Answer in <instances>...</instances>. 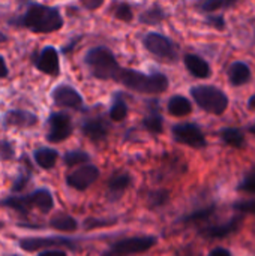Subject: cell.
I'll return each instance as SVG.
<instances>
[{
  "label": "cell",
  "mask_w": 255,
  "mask_h": 256,
  "mask_svg": "<svg viewBox=\"0 0 255 256\" xmlns=\"http://www.w3.org/2000/svg\"><path fill=\"white\" fill-rule=\"evenodd\" d=\"M9 26L26 28L36 34H50L63 27V16L60 9L38 2H27L21 15L11 18Z\"/></svg>",
  "instance_id": "1"
},
{
  "label": "cell",
  "mask_w": 255,
  "mask_h": 256,
  "mask_svg": "<svg viewBox=\"0 0 255 256\" xmlns=\"http://www.w3.org/2000/svg\"><path fill=\"white\" fill-rule=\"evenodd\" d=\"M114 82H119L126 88L141 94H161L167 92L170 84L167 75L161 72L144 74L141 70L123 68V66L120 68Z\"/></svg>",
  "instance_id": "2"
},
{
  "label": "cell",
  "mask_w": 255,
  "mask_h": 256,
  "mask_svg": "<svg viewBox=\"0 0 255 256\" xmlns=\"http://www.w3.org/2000/svg\"><path fill=\"white\" fill-rule=\"evenodd\" d=\"M84 64L90 75L101 81H116V76L122 68L114 52L104 45L87 50L84 56Z\"/></svg>",
  "instance_id": "3"
},
{
  "label": "cell",
  "mask_w": 255,
  "mask_h": 256,
  "mask_svg": "<svg viewBox=\"0 0 255 256\" xmlns=\"http://www.w3.org/2000/svg\"><path fill=\"white\" fill-rule=\"evenodd\" d=\"M191 96L195 104L206 112L221 116L228 108V96L215 86H195L191 88Z\"/></svg>",
  "instance_id": "4"
},
{
  "label": "cell",
  "mask_w": 255,
  "mask_h": 256,
  "mask_svg": "<svg viewBox=\"0 0 255 256\" xmlns=\"http://www.w3.org/2000/svg\"><path fill=\"white\" fill-rule=\"evenodd\" d=\"M144 48L158 60L164 63H176L179 60L177 45L165 34L158 32H149L143 36Z\"/></svg>",
  "instance_id": "5"
},
{
  "label": "cell",
  "mask_w": 255,
  "mask_h": 256,
  "mask_svg": "<svg viewBox=\"0 0 255 256\" xmlns=\"http://www.w3.org/2000/svg\"><path fill=\"white\" fill-rule=\"evenodd\" d=\"M33 66L45 75L59 76L60 75V58L59 51L53 45H45L42 50L33 54Z\"/></svg>",
  "instance_id": "6"
},
{
  "label": "cell",
  "mask_w": 255,
  "mask_h": 256,
  "mask_svg": "<svg viewBox=\"0 0 255 256\" xmlns=\"http://www.w3.org/2000/svg\"><path fill=\"white\" fill-rule=\"evenodd\" d=\"M173 136L177 142L189 146L192 148L206 147V138L201 129L194 123H180L173 126Z\"/></svg>",
  "instance_id": "7"
},
{
  "label": "cell",
  "mask_w": 255,
  "mask_h": 256,
  "mask_svg": "<svg viewBox=\"0 0 255 256\" xmlns=\"http://www.w3.org/2000/svg\"><path fill=\"white\" fill-rule=\"evenodd\" d=\"M50 130L47 134L48 142H62L68 140L72 134L71 117L65 112H53L48 118Z\"/></svg>",
  "instance_id": "8"
},
{
  "label": "cell",
  "mask_w": 255,
  "mask_h": 256,
  "mask_svg": "<svg viewBox=\"0 0 255 256\" xmlns=\"http://www.w3.org/2000/svg\"><path fill=\"white\" fill-rule=\"evenodd\" d=\"M51 98H53V102L62 108L78 110L83 106V96L78 93L77 88H74L69 84H59L53 90Z\"/></svg>",
  "instance_id": "9"
},
{
  "label": "cell",
  "mask_w": 255,
  "mask_h": 256,
  "mask_svg": "<svg viewBox=\"0 0 255 256\" xmlns=\"http://www.w3.org/2000/svg\"><path fill=\"white\" fill-rule=\"evenodd\" d=\"M156 244L155 237H131L117 242L113 249L119 252L120 255L128 256L131 254H143L149 249H152Z\"/></svg>",
  "instance_id": "10"
},
{
  "label": "cell",
  "mask_w": 255,
  "mask_h": 256,
  "mask_svg": "<svg viewBox=\"0 0 255 256\" xmlns=\"http://www.w3.org/2000/svg\"><path fill=\"white\" fill-rule=\"evenodd\" d=\"M99 177V170L95 165H84L74 171L71 176H68L66 183L77 189V190H86L90 184H93Z\"/></svg>",
  "instance_id": "11"
},
{
  "label": "cell",
  "mask_w": 255,
  "mask_h": 256,
  "mask_svg": "<svg viewBox=\"0 0 255 256\" xmlns=\"http://www.w3.org/2000/svg\"><path fill=\"white\" fill-rule=\"evenodd\" d=\"M36 123H38V116L26 110H11L5 114L3 118L5 128L27 129V128H33Z\"/></svg>",
  "instance_id": "12"
},
{
  "label": "cell",
  "mask_w": 255,
  "mask_h": 256,
  "mask_svg": "<svg viewBox=\"0 0 255 256\" xmlns=\"http://www.w3.org/2000/svg\"><path fill=\"white\" fill-rule=\"evenodd\" d=\"M53 246H66L69 249H74V244L71 240L68 238H62V237H38V238H23L20 242V248L23 250L27 252H35L38 249H44V248H53Z\"/></svg>",
  "instance_id": "13"
},
{
  "label": "cell",
  "mask_w": 255,
  "mask_h": 256,
  "mask_svg": "<svg viewBox=\"0 0 255 256\" xmlns=\"http://www.w3.org/2000/svg\"><path fill=\"white\" fill-rule=\"evenodd\" d=\"M183 63H185V68L188 69V72L195 78L206 80L212 74L210 64L203 57H200L198 54H185Z\"/></svg>",
  "instance_id": "14"
},
{
  "label": "cell",
  "mask_w": 255,
  "mask_h": 256,
  "mask_svg": "<svg viewBox=\"0 0 255 256\" xmlns=\"http://www.w3.org/2000/svg\"><path fill=\"white\" fill-rule=\"evenodd\" d=\"M81 132L93 142H99L107 138L108 129L102 118H89L81 124Z\"/></svg>",
  "instance_id": "15"
},
{
  "label": "cell",
  "mask_w": 255,
  "mask_h": 256,
  "mask_svg": "<svg viewBox=\"0 0 255 256\" xmlns=\"http://www.w3.org/2000/svg\"><path fill=\"white\" fill-rule=\"evenodd\" d=\"M251 78H252L251 68L243 62H234L228 69V80H230V84L234 87L248 84Z\"/></svg>",
  "instance_id": "16"
},
{
  "label": "cell",
  "mask_w": 255,
  "mask_h": 256,
  "mask_svg": "<svg viewBox=\"0 0 255 256\" xmlns=\"http://www.w3.org/2000/svg\"><path fill=\"white\" fill-rule=\"evenodd\" d=\"M167 12L162 9L161 4L158 3H153L152 6L146 8L140 15H138V21L141 24H146V26H158L161 24L165 18H167Z\"/></svg>",
  "instance_id": "17"
},
{
  "label": "cell",
  "mask_w": 255,
  "mask_h": 256,
  "mask_svg": "<svg viewBox=\"0 0 255 256\" xmlns=\"http://www.w3.org/2000/svg\"><path fill=\"white\" fill-rule=\"evenodd\" d=\"M29 201H30L32 207H36L44 214L50 213L53 210V207H54L53 196H51V194L47 189H38V190H35L32 195H29Z\"/></svg>",
  "instance_id": "18"
},
{
  "label": "cell",
  "mask_w": 255,
  "mask_h": 256,
  "mask_svg": "<svg viewBox=\"0 0 255 256\" xmlns=\"http://www.w3.org/2000/svg\"><path fill=\"white\" fill-rule=\"evenodd\" d=\"M167 110L174 117H185L192 112V104L188 98H185L182 94H176V96L170 98Z\"/></svg>",
  "instance_id": "19"
},
{
  "label": "cell",
  "mask_w": 255,
  "mask_h": 256,
  "mask_svg": "<svg viewBox=\"0 0 255 256\" xmlns=\"http://www.w3.org/2000/svg\"><path fill=\"white\" fill-rule=\"evenodd\" d=\"M33 156H35V162L42 170H50L56 165L59 153L53 148H38Z\"/></svg>",
  "instance_id": "20"
},
{
  "label": "cell",
  "mask_w": 255,
  "mask_h": 256,
  "mask_svg": "<svg viewBox=\"0 0 255 256\" xmlns=\"http://www.w3.org/2000/svg\"><path fill=\"white\" fill-rule=\"evenodd\" d=\"M239 224H240V218L231 219L230 222H227V224H224V225H218V226L207 228V230H206V236L213 237V238L225 237V236H228V234H231V232H236V230L239 228Z\"/></svg>",
  "instance_id": "21"
},
{
  "label": "cell",
  "mask_w": 255,
  "mask_h": 256,
  "mask_svg": "<svg viewBox=\"0 0 255 256\" xmlns=\"http://www.w3.org/2000/svg\"><path fill=\"white\" fill-rule=\"evenodd\" d=\"M221 138L224 140V142H227L228 146H231L234 148H242L245 146V135L242 134V130L236 129V128L222 129Z\"/></svg>",
  "instance_id": "22"
},
{
  "label": "cell",
  "mask_w": 255,
  "mask_h": 256,
  "mask_svg": "<svg viewBox=\"0 0 255 256\" xmlns=\"http://www.w3.org/2000/svg\"><path fill=\"white\" fill-rule=\"evenodd\" d=\"M50 226L56 231L72 232L78 228V224L74 218L66 216V214H60V216H56L50 220Z\"/></svg>",
  "instance_id": "23"
},
{
  "label": "cell",
  "mask_w": 255,
  "mask_h": 256,
  "mask_svg": "<svg viewBox=\"0 0 255 256\" xmlns=\"http://www.w3.org/2000/svg\"><path fill=\"white\" fill-rule=\"evenodd\" d=\"M144 128L150 132V134H161L164 129V120L159 114V110L153 108L143 120Z\"/></svg>",
  "instance_id": "24"
},
{
  "label": "cell",
  "mask_w": 255,
  "mask_h": 256,
  "mask_svg": "<svg viewBox=\"0 0 255 256\" xmlns=\"http://www.w3.org/2000/svg\"><path fill=\"white\" fill-rule=\"evenodd\" d=\"M128 116V105L123 100V98L117 93L113 99L111 108H110V118L113 122H122Z\"/></svg>",
  "instance_id": "25"
},
{
  "label": "cell",
  "mask_w": 255,
  "mask_h": 256,
  "mask_svg": "<svg viewBox=\"0 0 255 256\" xmlns=\"http://www.w3.org/2000/svg\"><path fill=\"white\" fill-rule=\"evenodd\" d=\"M5 207H9L12 210H15L17 213H20L21 216H26L32 207L30 201H29V196H9L8 200H5L2 202Z\"/></svg>",
  "instance_id": "26"
},
{
  "label": "cell",
  "mask_w": 255,
  "mask_h": 256,
  "mask_svg": "<svg viewBox=\"0 0 255 256\" xmlns=\"http://www.w3.org/2000/svg\"><path fill=\"white\" fill-rule=\"evenodd\" d=\"M131 184V177L125 172H120V174H114L110 182H108V189L114 194V195H120L123 194L128 186Z\"/></svg>",
  "instance_id": "27"
},
{
  "label": "cell",
  "mask_w": 255,
  "mask_h": 256,
  "mask_svg": "<svg viewBox=\"0 0 255 256\" xmlns=\"http://www.w3.org/2000/svg\"><path fill=\"white\" fill-rule=\"evenodd\" d=\"M239 0H203L198 8L201 12H206V14H213L215 10H219V9H227V8H231L237 3Z\"/></svg>",
  "instance_id": "28"
},
{
  "label": "cell",
  "mask_w": 255,
  "mask_h": 256,
  "mask_svg": "<svg viewBox=\"0 0 255 256\" xmlns=\"http://www.w3.org/2000/svg\"><path fill=\"white\" fill-rule=\"evenodd\" d=\"M111 12H113L114 18L119 20V21H122V22H131V21L134 20V10H132L131 4L126 3V2H119V3H116V4L113 6Z\"/></svg>",
  "instance_id": "29"
},
{
  "label": "cell",
  "mask_w": 255,
  "mask_h": 256,
  "mask_svg": "<svg viewBox=\"0 0 255 256\" xmlns=\"http://www.w3.org/2000/svg\"><path fill=\"white\" fill-rule=\"evenodd\" d=\"M65 164L68 166H74V165H81V164H86L89 160V154L84 153V152H80V150H75V152H69L65 154L63 158Z\"/></svg>",
  "instance_id": "30"
},
{
  "label": "cell",
  "mask_w": 255,
  "mask_h": 256,
  "mask_svg": "<svg viewBox=\"0 0 255 256\" xmlns=\"http://www.w3.org/2000/svg\"><path fill=\"white\" fill-rule=\"evenodd\" d=\"M204 21H206L207 26L213 27L215 30L222 32V30L225 28V18H224V15H213V14H209V15L206 16Z\"/></svg>",
  "instance_id": "31"
},
{
  "label": "cell",
  "mask_w": 255,
  "mask_h": 256,
  "mask_svg": "<svg viewBox=\"0 0 255 256\" xmlns=\"http://www.w3.org/2000/svg\"><path fill=\"white\" fill-rule=\"evenodd\" d=\"M149 200H150V206L152 207H159V206H162L168 200V192H165V190L153 192V194H150Z\"/></svg>",
  "instance_id": "32"
},
{
  "label": "cell",
  "mask_w": 255,
  "mask_h": 256,
  "mask_svg": "<svg viewBox=\"0 0 255 256\" xmlns=\"http://www.w3.org/2000/svg\"><path fill=\"white\" fill-rule=\"evenodd\" d=\"M14 147L8 142V141H2L0 142V158L3 160H9L14 158Z\"/></svg>",
  "instance_id": "33"
},
{
  "label": "cell",
  "mask_w": 255,
  "mask_h": 256,
  "mask_svg": "<svg viewBox=\"0 0 255 256\" xmlns=\"http://www.w3.org/2000/svg\"><path fill=\"white\" fill-rule=\"evenodd\" d=\"M234 208L239 210V212L255 214V201H239V202L234 204Z\"/></svg>",
  "instance_id": "34"
},
{
  "label": "cell",
  "mask_w": 255,
  "mask_h": 256,
  "mask_svg": "<svg viewBox=\"0 0 255 256\" xmlns=\"http://www.w3.org/2000/svg\"><path fill=\"white\" fill-rule=\"evenodd\" d=\"M113 224H116V222L114 220H104V222H101V220L89 219L87 222H84V228L93 230V228H99V226H108V225H113Z\"/></svg>",
  "instance_id": "35"
},
{
  "label": "cell",
  "mask_w": 255,
  "mask_h": 256,
  "mask_svg": "<svg viewBox=\"0 0 255 256\" xmlns=\"http://www.w3.org/2000/svg\"><path fill=\"white\" fill-rule=\"evenodd\" d=\"M105 0H80L81 6L86 8L87 10H96L104 4Z\"/></svg>",
  "instance_id": "36"
},
{
  "label": "cell",
  "mask_w": 255,
  "mask_h": 256,
  "mask_svg": "<svg viewBox=\"0 0 255 256\" xmlns=\"http://www.w3.org/2000/svg\"><path fill=\"white\" fill-rule=\"evenodd\" d=\"M239 189L243 190V192H248V194H255V176L254 177H249L248 180H245V182L240 184Z\"/></svg>",
  "instance_id": "37"
},
{
  "label": "cell",
  "mask_w": 255,
  "mask_h": 256,
  "mask_svg": "<svg viewBox=\"0 0 255 256\" xmlns=\"http://www.w3.org/2000/svg\"><path fill=\"white\" fill-rule=\"evenodd\" d=\"M210 213H213V207H207V208H204V210H201V212H197V213L191 214V216L188 218V220H197V219H203V218H207Z\"/></svg>",
  "instance_id": "38"
},
{
  "label": "cell",
  "mask_w": 255,
  "mask_h": 256,
  "mask_svg": "<svg viewBox=\"0 0 255 256\" xmlns=\"http://www.w3.org/2000/svg\"><path fill=\"white\" fill-rule=\"evenodd\" d=\"M26 183H27V177H26V176H20V177L14 182L12 190H15V192L23 190V189H24V186H26Z\"/></svg>",
  "instance_id": "39"
},
{
  "label": "cell",
  "mask_w": 255,
  "mask_h": 256,
  "mask_svg": "<svg viewBox=\"0 0 255 256\" xmlns=\"http://www.w3.org/2000/svg\"><path fill=\"white\" fill-rule=\"evenodd\" d=\"M9 75V69H8V64L5 62V57L0 56V80L6 78Z\"/></svg>",
  "instance_id": "40"
},
{
  "label": "cell",
  "mask_w": 255,
  "mask_h": 256,
  "mask_svg": "<svg viewBox=\"0 0 255 256\" xmlns=\"http://www.w3.org/2000/svg\"><path fill=\"white\" fill-rule=\"evenodd\" d=\"M81 39H83V36H78V38L72 39V40H71V42H69L66 46H63V48H62V52H63V54H68V52H69V51H71V50H72V48H74V46H75V45H77L80 40H81Z\"/></svg>",
  "instance_id": "41"
},
{
  "label": "cell",
  "mask_w": 255,
  "mask_h": 256,
  "mask_svg": "<svg viewBox=\"0 0 255 256\" xmlns=\"http://www.w3.org/2000/svg\"><path fill=\"white\" fill-rule=\"evenodd\" d=\"M209 256H231V254L227 250V249H222V248H218V249H213Z\"/></svg>",
  "instance_id": "42"
},
{
  "label": "cell",
  "mask_w": 255,
  "mask_h": 256,
  "mask_svg": "<svg viewBox=\"0 0 255 256\" xmlns=\"http://www.w3.org/2000/svg\"><path fill=\"white\" fill-rule=\"evenodd\" d=\"M38 256H66V254L63 250H45L41 252Z\"/></svg>",
  "instance_id": "43"
},
{
  "label": "cell",
  "mask_w": 255,
  "mask_h": 256,
  "mask_svg": "<svg viewBox=\"0 0 255 256\" xmlns=\"http://www.w3.org/2000/svg\"><path fill=\"white\" fill-rule=\"evenodd\" d=\"M102 256H123V255H120L119 252H116V250H114V249L111 248L110 250H107V252H105V254H104Z\"/></svg>",
  "instance_id": "44"
},
{
  "label": "cell",
  "mask_w": 255,
  "mask_h": 256,
  "mask_svg": "<svg viewBox=\"0 0 255 256\" xmlns=\"http://www.w3.org/2000/svg\"><path fill=\"white\" fill-rule=\"evenodd\" d=\"M248 106H249V108H252V110L255 108V94L254 96H251V99L248 100Z\"/></svg>",
  "instance_id": "45"
},
{
  "label": "cell",
  "mask_w": 255,
  "mask_h": 256,
  "mask_svg": "<svg viewBox=\"0 0 255 256\" xmlns=\"http://www.w3.org/2000/svg\"><path fill=\"white\" fill-rule=\"evenodd\" d=\"M5 42H8V36L3 32H0V44H5Z\"/></svg>",
  "instance_id": "46"
},
{
  "label": "cell",
  "mask_w": 255,
  "mask_h": 256,
  "mask_svg": "<svg viewBox=\"0 0 255 256\" xmlns=\"http://www.w3.org/2000/svg\"><path fill=\"white\" fill-rule=\"evenodd\" d=\"M249 132H251L252 135H255V124H254V126H251V128H249Z\"/></svg>",
  "instance_id": "47"
},
{
  "label": "cell",
  "mask_w": 255,
  "mask_h": 256,
  "mask_svg": "<svg viewBox=\"0 0 255 256\" xmlns=\"http://www.w3.org/2000/svg\"><path fill=\"white\" fill-rule=\"evenodd\" d=\"M2 226H3V224H2V220H0V228H2Z\"/></svg>",
  "instance_id": "48"
},
{
  "label": "cell",
  "mask_w": 255,
  "mask_h": 256,
  "mask_svg": "<svg viewBox=\"0 0 255 256\" xmlns=\"http://www.w3.org/2000/svg\"><path fill=\"white\" fill-rule=\"evenodd\" d=\"M23 2H26V3H27V0H23Z\"/></svg>",
  "instance_id": "49"
},
{
  "label": "cell",
  "mask_w": 255,
  "mask_h": 256,
  "mask_svg": "<svg viewBox=\"0 0 255 256\" xmlns=\"http://www.w3.org/2000/svg\"><path fill=\"white\" fill-rule=\"evenodd\" d=\"M12 256H20V255H12Z\"/></svg>",
  "instance_id": "50"
}]
</instances>
